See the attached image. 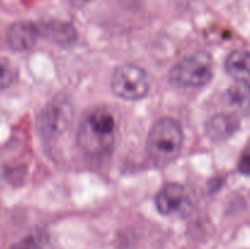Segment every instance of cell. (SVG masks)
<instances>
[{
  "label": "cell",
  "instance_id": "obj_14",
  "mask_svg": "<svg viewBox=\"0 0 250 249\" xmlns=\"http://www.w3.org/2000/svg\"><path fill=\"white\" fill-rule=\"evenodd\" d=\"M238 171L242 175L250 176V145L244 149L241 158H239Z\"/></svg>",
  "mask_w": 250,
  "mask_h": 249
},
{
  "label": "cell",
  "instance_id": "obj_6",
  "mask_svg": "<svg viewBox=\"0 0 250 249\" xmlns=\"http://www.w3.org/2000/svg\"><path fill=\"white\" fill-rule=\"evenodd\" d=\"M155 205L161 215L186 217L192 211L193 199L185 186L168 182L156 194Z\"/></svg>",
  "mask_w": 250,
  "mask_h": 249
},
{
  "label": "cell",
  "instance_id": "obj_12",
  "mask_svg": "<svg viewBox=\"0 0 250 249\" xmlns=\"http://www.w3.org/2000/svg\"><path fill=\"white\" fill-rule=\"evenodd\" d=\"M48 248V243L46 239L39 233L32 234V236L26 237L23 241L20 243L15 244L11 249H46Z\"/></svg>",
  "mask_w": 250,
  "mask_h": 249
},
{
  "label": "cell",
  "instance_id": "obj_11",
  "mask_svg": "<svg viewBox=\"0 0 250 249\" xmlns=\"http://www.w3.org/2000/svg\"><path fill=\"white\" fill-rule=\"evenodd\" d=\"M225 67L236 80H248L250 78V51H232L225 61Z\"/></svg>",
  "mask_w": 250,
  "mask_h": 249
},
{
  "label": "cell",
  "instance_id": "obj_5",
  "mask_svg": "<svg viewBox=\"0 0 250 249\" xmlns=\"http://www.w3.org/2000/svg\"><path fill=\"white\" fill-rule=\"evenodd\" d=\"M72 120V106L66 99H55L49 103L39 114L37 129L46 141L62 136L68 129Z\"/></svg>",
  "mask_w": 250,
  "mask_h": 249
},
{
  "label": "cell",
  "instance_id": "obj_8",
  "mask_svg": "<svg viewBox=\"0 0 250 249\" xmlns=\"http://www.w3.org/2000/svg\"><path fill=\"white\" fill-rule=\"evenodd\" d=\"M38 38L37 23L33 22H16L7 32V44L15 53H23L32 49Z\"/></svg>",
  "mask_w": 250,
  "mask_h": 249
},
{
  "label": "cell",
  "instance_id": "obj_4",
  "mask_svg": "<svg viewBox=\"0 0 250 249\" xmlns=\"http://www.w3.org/2000/svg\"><path fill=\"white\" fill-rule=\"evenodd\" d=\"M111 89L116 97L134 102L146 97L150 90V78L139 66L122 65L112 75Z\"/></svg>",
  "mask_w": 250,
  "mask_h": 249
},
{
  "label": "cell",
  "instance_id": "obj_10",
  "mask_svg": "<svg viewBox=\"0 0 250 249\" xmlns=\"http://www.w3.org/2000/svg\"><path fill=\"white\" fill-rule=\"evenodd\" d=\"M226 102L231 109L242 115H250V83L237 80L226 92Z\"/></svg>",
  "mask_w": 250,
  "mask_h": 249
},
{
  "label": "cell",
  "instance_id": "obj_9",
  "mask_svg": "<svg viewBox=\"0 0 250 249\" xmlns=\"http://www.w3.org/2000/svg\"><path fill=\"white\" fill-rule=\"evenodd\" d=\"M239 129V120L233 114H217L205 124V133L210 141L221 143L231 138Z\"/></svg>",
  "mask_w": 250,
  "mask_h": 249
},
{
  "label": "cell",
  "instance_id": "obj_7",
  "mask_svg": "<svg viewBox=\"0 0 250 249\" xmlns=\"http://www.w3.org/2000/svg\"><path fill=\"white\" fill-rule=\"evenodd\" d=\"M39 38L46 39L54 44L61 46L72 45L77 41V31L75 27L68 22L58 21H44L37 23Z\"/></svg>",
  "mask_w": 250,
  "mask_h": 249
},
{
  "label": "cell",
  "instance_id": "obj_2",
  "mask_svg": "<svg viewBox=\"0 0 250 249\" xmlns=\"http://www.w3.org/2000/svg\"><path fill=\"white\" fill-rule=\"evenodd\" d=\"M183 145V131L180 122L171 117H161L148 134L146 151L151 160L166 165L177 158Z\"/></svg>",
  "mask_w": 250,
  "mask_h": 249
},
{
  "label": "cell",
  "instance_id": "obj_13",
  "mask_svg": "<svg viewBox=\"0 0 250 249\" xmlns=\"http://www.w3.org/2000/svg\"><path fill=\"white\" fill-rule=\"evenodd\" d=\"M15 72L6 62L0 61V90L6 89L14 83Z\"/></svg>",
  "mask_w": 250,
  "mask_h": 249
},
{
  "label": "cell",
  "instance_id": "obj_3",
  "mask_svg": "<svg viewBox=\"0 0 250 249\" xmlns=\"http://www.w3.org/2000/svg\"><path fill=\"white\" fill-rule=\"evenodd\" d=\"M212 59L207 51H197L178 61L170 71V82L180 88H199L211 81Z\"/></svg>",
  "mask_w": 250,
  "mask_h": 249
},
{
  "label": "cell",
  "instance_id": "obj_1",
  "mask_svg": "<svg viewBox=\"0 0 250 249\" xmlns=\"http://www.w3.org/2000/svg\"><path fill=\"white\" fill-rule=\"evenodd\" d=\"M117 124L107 107L100 106L88 112L81 121L77 144L87 155L100 158L112 151L116 141Z\"/></svg>",
  "mask_w": 250,
  "mask_h": 249
}]
</instances>
